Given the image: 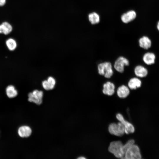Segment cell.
<instances>
[{"mask_svg": "<svg viewBox=\"0 0 159 159\" xmlns=\"http://www.w3.org/2000/svg\"><path fill=\"white\" fill-rule=\"evenodd\" d=\"M142 85V82L139 78L136 77L131 78L127 82L129 88L131 90H135L140 87Z\"/></svg>", "mask_w": 159, "mask_h": 159, "instance_id": "30bf717a", "label": "cell"}, {"mask_svg": "<svg viewBox=\"0 0 159 159\" xmlns=\"http://www.w3.org/2000/svg\"><path fill=\"white\" fill-rule=\"evenodd\" d=\"M89 21L92 24H95L99 22L100 17L96 13L93 12L90 14L88 16Z\"/></svg>", "mask_w": 159, "mask_h": 159, "instance_id": "d6986e66", "label": "cell"}, {"mask_svg": "<svg viewBox=\"0 0 159 159\" xmlns=\"http://www.w3.org/2000/svg\"><path fill=\"white\" fill-rule=\"evenodd\" d=\"M140 47L144 49H147L150 47L151 42L150 39L146 36H143L139 40Z\"/></svg>", "mask_w": 159, "mask_h": 159, "instance_id": "9a60e30c", "label": "cell"}, {"mask_svg": "<svg viewBox=\"0 0 159 159\" xmlns=\"http://www.w3.org/2000/svg\"><path fill=\"white\" fill-rule=\"evenodd\" d=\"M157 28L158 30L159 31V21L158 23V24L157 25Z\"/></svg>", "mask_w": 159, "mask_h": 159, "instance_id": "7402d4cb", "label": "cell"}, {"mask_svg": "<svg viewBox=\"0 0 159 159\" xmlns=\"http://www.w3.org/2000/svg\"><path fill=\"white\" fill-rule=\"evenodd\" d=\"M135 75L139 77L143 78L146 77L148 74L147 69L143 66L138 65L136 66L134 69Z\"/></svg>", "mask_w": 159, "mask_h": 159, "instance_id": "8fae6325", "label": "cell"}, {"mask_svg": "<svg viewBox=\"0 0 159 159\" xmlns=\"http://www.w3.org/2000/svg\"></svg>", "mask_w": 159, "mask_h": 159, "instance_id": "cb8c5ba5", "label": "cell"}, {"mask_svg": "<svg viewBox=\"0 0 159 159\" xmlns=\"http://www.w3.org/2000/svg\"><path fill=\"white\" fill-rule=\"evenodd\" d=\"M12 30L11 25L8 22H4L0 25V33L7 35L11 32Z\"/></svg>", "mask_w": 159, "mask_h": 159, "instance_id": "2e32d148", "label": "cell"}, {"mask_svg": "<svg viewBox=\"0 0 159 159\" xmlns=\"http://www.w3.org/2000/svg\"><path fill=\"white\" fill-rule=\"evenodd\" d=\"M6 0H0V6H4L5 4Z\"/></svg>", "mask_w": 159, "mask_h": 159, "instance_id": "44dd1931", "label": "cell"}, {"mask_svg": "<svg viewBox=\"0 0 159 159\" xmlns=\"http://www.w3.org/2000/svg\"><path fill=\"white\" fill-rule=\"evenodd\" d=\"M97 69L98 74L106 78L110 79L113 75L112 65L110 62L105 61L99 63L97 66Z\"/></svg>", "mask_w": 159, "mask_h": 159, "instance_id": "7a4b0ae2", "label": "cell"}, {"mask_svg": "<svg viewBox=\"0 0 159 159\" xmlns=\"http://www.w3.org/2000/svg\"><path fill=\"white\" fill-rule=\"evenodd\" d=\"M42 85L43 88L47 90H52L54 88L55 86L47 80L43 81Z\"/></svg>", "mask_w": 159, "mask_h": 159, "instance_id": "ffe728a7", "label": "cell"}, {"mask_svg": "<svg viewBox=\"0 0 159 159\" xmlns=\"http://www.w3.org/2000/svg\"><path fill=\"white\" fill-rule=\"evenodd\" d=\"M108 131L111 134L117 136H122L125 133L124 126L120 122L110 124L108 127Z\"/></svg>", "mask_w": 159, "mask_h": 159, "instance_id": "5b68a950", "label": "cell"}, {"mask_svg": "<svg viewBox=\"0 0 159 159\" xmlns=\"http://www.w3.org/2000/svg\"><path fill=\"white\" fill-rule=\"evenodd\" d=\"M136 16L135 12L131 10L123 14L121 16V19L123 22L128 23L134 20Z\"/></svg>", "mask_w": 159, "mask_h": 159, "instance_id": "4fadbf2b", "label": "cell"}, {"mask_svg": "<svg viewBox=\"0 0 159 159\" xmlns=\"http://www.w3.org/2000/svg\"><path fill=\"white\" fill-rule=\"evenodd\" d=\"M129 65V61L127 58L120 56L115 60L113 66L115 70L117 72L122 73L124 71L125 66H128Z\"/></svg>", "mask_w": 159, "mask_h": 159, "instance_id": "277c9868", "label": "cell"}, {"mask_svg": "<svg viewBox=\"0 0 159 159\" xmlns=\"http://www.w3.org/2000/svg\"><path fill=\"white\" fill-rule=\"evenodd\" d=\"M155 54L152 52H148L143 55V59L144 62L148 65L153 64L155 63Z\"/></svg>", "mask_w": 159, "mask_h": 159, "instance_id": "5bb4252c", "label": "cell"}, {"mask_svg": "<svg viewBox=\"0 0 159 159\" xmlns=\"http://www.w3.org/2000/svg\"><path fill=\"white\" fill-rule=\"evenodd\" d=\"M78 159H85L86 158H85V157H79V158H78Z\"/></svg>", "mask_w": 159, "mask_h": 159, "instance_id": "603a6c76", "label": "cell"}, {"mask_svg": "<svg viewBox=\"0 0 159 159\" xmlns=\"http://www.w3.org/2000/svg\"><path fill=\"white\" fill-rule=\"evenodd\" d=\"M6 44L9 50L11 51L14 50L17 46L16 41L12 38L8 39L6 41Z\"/></svg>", "mask_w": 159, "mask_h": 159, "instance_id": "ac0fdd59", "label": "cell"}, {"mask_svg": "<svg viewBox=\"0 0 159 159\" xmlns=\"http://www.w3.org/2000/svg\"><path fill=\"white\" fill-rule=\"evenodd\" d=\"M6 92L7 97L9 98H14L18 94L17 91L12 85H9L6 87Z\"/></svg>", "mask_w": 159, "mask_h": 159, "instance_id": "e0dca14e", "label": "cell"}, {"mask_svg": "<svg viewBox=\"0 0 159 159\" xmlns=\"http://www.w3.org/2000/svg\"><path fill=\"white\" fill-rule=\"evenodd\" d=\"M131 146L130 144L127 142L123 145L120 141H113L111 142L108 147L109 151L116 158L125 159V153Z\"/></svg>", "mask_w": 159, "mask_h": 159, "instance_id": "6da1fadb", "label": "cell"}, {"mask_svg": "<svg viewBox=\"0 0 159 159\" xmlns=\"http://www.w3.org/2000/svg\"><path fill=\"white\" fill-rule=\"evenodd\" d=\"M43 92L36 90L32 92H30L28 95V101L31 102H33L37 105H40L42 102Z\"/></svg>", "mask_w": 159, "mask_h": 159, "instance_id": "8992f818", "label": "cell"}, {"mask_svg": "<svg viewBox=\"0 0 159 159\" xmlns=\"http://www.w3.org/2000/svg\"><path fill=\"white\" fill-rule=\"evenodd\" d=\"M102 87V92L104 95L112 96L115 92V85L110 81H107L104 83Z\"/></svg>", "mask_w": 159, "mask_h": 159, "instance_id": "ba28073f", "label": "cell"}, {"mask_svg": "<svg viewBox=\"0 0 159 159\" xmlns=\"http://www.w3.org/2000/svg\"><path fill=\"white\" fill-rule=\"evenodd\" d=\"M32 130L28 126H23L18 129V133L19 135L22 138H27L29 137L31 135Z\"/></svg>", "mask_w": 159, "mask_h": 159, "instance_id": "7c38bea8", "label": "cell"}, {"mask_svg": "<svg viewBox=\"0 0 159 159\" xmlns=\"http://www.w3.org/2000/svg\"><path fill=\"white\" fill-rule=\"evenodd\" d=\"M117 119L123 125L125 129V133L126 134L133 133L135 131V128L130 123L125 120L122 115L118 113L116 115Z\"/></svg>", "mask_w": 159, "mask_h": 159, "instance_id": "52a82bcc", "label": "cell"}, {"mask_svg": "<svg viewBox=\"0 0 159 159\" xmlns=\"http://www.w3.org/2000/svg\"><path fill=\"white\" fill-rule=\"evenodd\" d=\"M130 93L129 88L126 85H122L119 86L117 90V94L118 96L121 98H125L127 97Z\"/></svg>", "mask_w": 159, "mask_h": 159, "instance_id": "9c48e42d", "label": "cell"}, {"mask_svg": "<svg viewBox=\"0 0 159 159\" xmlns=\"http://www.w3.org/2000/svg\"><path fill=\"white\" fill-rule=\"evenodd\" d=\"M141 157L139 147L134 144L127 149L125 155V159H140Z\"/></svg>", "mask_w": 159, "mask_h": 159, "instance_id": "3957f363", "label": "cell"}]
</instances>
